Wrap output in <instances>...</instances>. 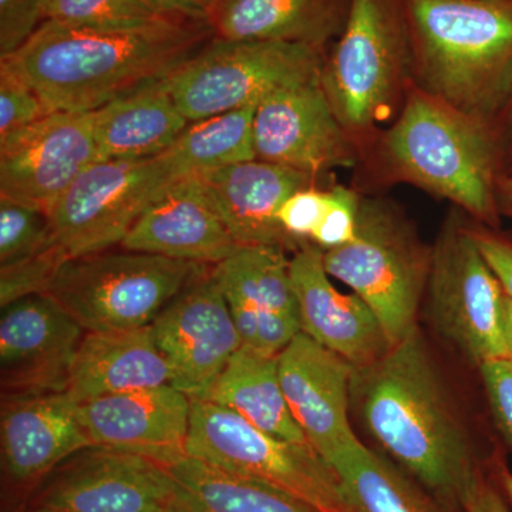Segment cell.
I'll return each mask as SVG.
<instances>
[{
    "label": "cell",
    "instance_id": "6da1fadb",
    "mask_svg": "<svg viewBox=\"0 0 512 512\" xmlns=\"http://www.w3.org/2000/svg\"><path fill=\"white\" fill-rule=\"evenodd\" d=\"M212 37L207 22L187 19L161 18L123 29L46 20L0 67L29 84L50 111L92 113L170 76Z\"/></svg>",
    "mask_w": 512,
    "mask_h": 512
},
{
    "label": "cell",
    "instance_id": "7a4b0ae2",
    "mask_svg": "<svg viewBox=\"0 0 512 512\" xmlns=\"http://www.w3.org/2000/svg\"><path fill=\"white\" fill-rule=\"evenodd\" d=\"M350 397L370 436L403 470L434 500L463 507L480 474L419 329L355 367Z\"/></svg>",
    "mask_w": 512,
    "mask_h": 512
},
{
    "label": "cell",
    "instance_id": "3957f363",
    "mask_svg": "<svg viewBox=\"0 0 512 512\" xmlns=\"http://www.w3.org/2000/svg\"><path fill=\"white\" fill-rule=\"evenodd\" d=\"M413 66L431 96L483 121L512 84V0H404Z\"/></svg>",
    "mask_w": 512,
    "mask_h": 512
},
{
    "label": "cell",
    "instance_id": "277c9868",
    "mask_svg": "<svg viewBox=\"0 0 512 512\" xmlns=\"http://www.w3.org/2000/svg\"><path fill=\"white\" fill-rule=\"evenodd\" d=\"M484 124L414 90L387 131L384 153L406 180L493 224L498 184L493 141Z\"/></svg>",
    "mask_w": 512,
    "mask_h": 512
},
{
    "label": "cell",
    "instance_id": "5b68a950",
    "mask_svg": "<svg viewBox=\"0 0 512 512\" xmlns=\"http://www.w3.org/2000/svg\"><path fill=\"white\" fill-rule=\"evenodd\" d=\"M211 266L114 247L67 259L45 295L86 332L146 328Z\"/></svg>",
    "mask_w": 512,
    "mask_h": 512
},
{
    "label": "cell",
    "instance_id": "8992f818",
    "mask_svg": "<svg viewBox=\"0 0 512 512\" xmlns=\"http://www.w3.org/2000/svg\"><path fill=\"white\" fill-rule=\"evenodd\" d=\"M409 64L404 0H352L322 72L323 90L350 136L389 117Z\"/></svg>",
    "mask_w": 512,
    "mask_h": 512
},
{
    "label": "cell",
    "instance_id": "52a82bcc",
    "mask_svg": "<svg viewBox=\"0 0 512 512\" xmlns=\"http://www.w3.org/2000/svg\"><path fill=\"white\" fill-rule=\"evenodd\" d=\"M323 63L325 53L309 46L212 37L164 83L181 113L195 123L322 82Z\"/></svg>",
    "mask_w": 512,
    "mask_h": 512
},
{
    "label": "cell",
    "instance_id": "ba28073f",
    "mask_svg": "<svg viewBox=\"0 0 512 512\" xmlns=\"http://www.w3.org/2000/svg\"><path fill=\"white\" fill-rule=\"evenodd\" d=\"M326 271L372 309L393 346L417 328L429 282L431 251L386 205L360 204L356 237L323 255Z\"/></svg>",
    "mask_w": 512,
    "mask_h": 512
},
{
    "label": "cell",
    "instance_id": "9c48e42d",
    "mask_svg": "<svg viewBox=\"0 0 512 512\" xmlns=\"http://www.w3.org/2000/svg\"><path fill=\"white\" fill-rule=\"evenodd\" d=\"M185 178L190 174L170 148L153 157L97 161L50 211L53 242L67 259L120 247L143 212Z\"/></svg>",
    "mask_w": 512,
    "mask_h": 512
},
{
    "label": "cell",
    "instance_id": "30bf717a",
    "mask_svg": "<svg viewBox=\"0 0 512 512\" xmlns=\"http://www.w3.org/2000/svg\"><path fill=\"white\" fill-rule=\"evenodd\" d=\"M185 456L274 485L320 512H350L335 471L308 443L271 436L208 400L191 399Z\"/></svg>",
    "mask_w": 512,
    "mask_h": 512
},
{
    "label": "cell",
    "instance_id": "8fae6325",
    "mask_svg": "<svg viewBox=\"0 0 512 512\" xmlns=\"http://www.w3.org/2000/svg\"><path fill=\"white\" fill-rule=\"evenodd\" d=\"M430 313L441 335L477 367L508 357L503 286L471 229L450 222L431 251Z\"/></svg>",
    "mask_w": 512,
    "mask_h": 512
},
{
    "label": "cell",
    "instance_id": "7c38bea8",
    "mask_svg": "<svg viewBox=\"0 0 512 512\" xmlns=\"http://www.w3.org/2000/svg\"><path fill=\"white\" fill-rule=\"evenodd\" d=\"M36 488L30 508L56 512H160L177 495L165 464L96 446L66 458Z\"/></svg>",
    "mask_w": 512,
    "mask_h": 512
},
{
    "label": "cell",
    "instance_id": "4fadbf2b",
    "mask_svg": "<svg viewBox=\"0 0 512 512\" xmlns=\"http://www.w3.org/2000/svg\"><path fill=\"white\" fill-rule=\"evenodd\" d=\"M97 161L92 113L53 111L0 140V198L49 217L57 200Z\"/></svg>",
    "mask_w": 512,
    "mask_h": 512
},
{
    "label": "cell",
    "instance_id": "5bb4252c",
    "mask_svg": "<svg viewBox=\"0 0 512 512\" xmlns=\"http://www.w3.org/2000/svg\"><path fill=\"white\" fill-rule=\"evenodd\" d=\"M150 329L170 366L171 386L190 399L204 397L242 346L214 266L185 286Z\"/></svg>",
    "mask_w": 512,
    "mask_h": 512
},
{
    "label": "cell",
    "instance_id": "9a60e30c",
    "mask_svg": "<svg viewBox=\"0 0 512 512\" xmlns=\"http://www.w3.org/2000/svg\"><path fill=\"white\" fill-rule=\"evenodd\" d=\"M86 330L45 293L3 306L0 316L2 397L66 392Z\"/></svg>",
    "mask_w": 512,
    "mask_h": 512
},
{
    "label": "cell",
    "instance_id": "2e32d148",
    "mask_svg": "<svg viewBox=\"0 0 512 512\" xmlns=\"http://www.w3.org/2000/svg\"><path fill=\"white\" fill-rule=\"evenodd\" d=\"M255 157L318 177L356 161L352 137L340 123L322 82L271 94L256 106Z\"/></svg>",
    "mask_w": 512,
    "mask_h": 512
},
{
    "label": "cell",
    "instance_id": "e0dca14e",
    "mask_svg": "<svg viewBox=\"0 0 512 512\" xmlns=\"http://www.w3.org/2000/svg\"><path fill=\"white\" fill-rule=\"evenodd\" d=\"M282 389L309 446L326 463L359 446L350 424L355 367L301 332L278 357Z\"/></svg>",
    "mask_w": 512,
    "mask_h": 512
},
{
    "label": "cell",
    "instance_id": "ac0fdd59",
    "mask_svg": "<svg viewBox=\"0 0 512 512\" xmlns=\"http://www.w3.org/2000/svg\"><path fill=\"white\" fill-rule=\"evenodd\" d=\"M79 410L92 446L153 458L165 466L185 457L191 399L171 384L96 397L80 403Z\"/></svg>",
    "mask_w": 512,
    "mask_h": 512
},
{
    "label": "cell",
    "instance_id": "d6986e66",
    "mask_svg": "<svg viewBox=\"0 0 512 512\" xmlns=\"http://www.w3.org/2000/svg\"><path fill=\"white\" fill-rule=\"evenodd\" d=\"M69 392L2 397L3 471L15 487L39 485L66 458L92 446Z\"/></svg>",
    "mask_w": 512,
    "mask_h": 512
},
{
    "label": "cell",
    "instance_id": "ffe728a7",
    "mask_svg": "<svg viewBox=\"0 0 512 512\" xmlns=\"http://www.w3.org/2000/svg\"><path fill=\"white\" fill-rule=\"evenodd\" d=\"M323 255L318 245L303 244L289 261L302 332L353 367L369 365L389 350V340L359 296L332 285Z\"/></svg>",
    "mask_w": 512,
    "mask_h": 512
},
{
    "label": "cell",
    "instance_id": "44dd1931",
    "mask_svg": "<svg viewBox=\"0 0 512 512\" xmlns=\"http://www.w3.org/2000/svg\"><path fill=\"white\" fill-rule=\"evenodd\" d=\"M239 247L295 248L278 221L282 204L315 177L268 161H242L195 175Z\"/></svg>",
    "mask_w": 512,
    "mask_h": 512
},
{
    "label": "cell",
    "instance_id": "7402d4cb",
    "mask_svg": "<svg viewBox=\"0 0 512 512\" xmlns=\"http://www.w3.org/2000/svg\"><path fill=\"white\" fill-rule=\"evenodd\" d=\"M120 247L218 265L234 254L239 245L194 175L157 198L138 218Z\"/></svg>",
    "mask_w": 512,
    "mask_h": 512
},
{
    "label": "cell",
    "instance_id": "603a6c76",
    "mask_svg": "<svg viewBox=\"0 0 512 512\" xmlns=\"http://www.w3.org/2000/svg\"><path fill=\"white\" fill-rule=\"evenodd\" d=\"M352 0H217L207 23L225 40L295 43L325 52L345 28Z\"/></svg>",
    "mask_w": 512,
    "mask_h": 512
},
{
    "label": "cell",
    "instance_id": "cb8c5ba5",
    "mask_svg": "<svg viewBox=\"0 0 512 512\" xmlns=\"http://www.w3.org/2000/svg\"><path fill=\"white\" fill-rule=\"evenodd\" d=\"M171 384V369L150 326L84 333L70 372L67 392L77 402L107 394L157 389Z\"/></svg>",
    "mask_w": 512,
    "mask_h": 512
},
{
    "label": "cell",
    "instance_id": "d4e9b609",
    "mask_svg": "<svg viewBox=\"0 0 512 512\" xmlns=\"http://www.w3.org/2000/svg\"><path fill=\"white\" fill-rule=\"evenodd\" d=\"M92 116L101 160L157 156L190 126L164 79L111 100Z\"/></svg>",
    "mask_w": 512,
    "mask_h": 512
},
{
    "label": "cell",
    "instance_id": "484cf974",
    "mask_svg": "<svg viewBox=\"0 0 512 512\" xmlns=\"http://www.w3.org/2000/svg\"><path fill=\"white\" fill-rule=\"evenodd\" d=\"M278 357L241 346L201 399L227 407L278 439L308 443L286 402Z\"/></svg>",
    "mask_w": 512,
    "mask_h": 512
},
{
    "label": "cell",
    "instance_id": "4316f807",
    "mask_svg": "<svg viewBox=\"0 0 512 512\" xmlns=\"http://www.w3.org/2000/svg\"><path fill=\"white\" fill-rule=\"evenodd\" d=\"M167 467L187 512H320L281 488L197 458L185 456Z\"/></svg>",
    "mask_w": 512,
    "mask_h": 512
},
{
    "label": "cell",
    "instance_id": "83f0119b",
    "mask_svg": "<svg viewBox=\"0 0 512 512\" xmlns=\"http://www.w3.org/2000/svg\"><path fill=\"white\" fill-rule=\"evenodd\" d=\"M330 468L350 512H441L439 501L363 443L336 458Z\"/></svg>",
    "mask_w": 512,
    "mask_h": 512
},
{
    "label": "cell",
    "instance_id": "f1b7e54d",
    "mask_svg": "<svg viewBox=\"0 0 512 512\" xmlns=\"http://www.w3.org/2000/svg\"><path fill=\"white\" fill-rule=\"evenodd\" d=\"M214 274L229 306H247L299 318L284 248L239 247L214 265Z\"/></svg>",
    "mask_w": 512,
    "mask_h": 512
},
{
    "label": "cell",
    "instance_id": "f546056e",
    "mask_svg": "<svg viewBox=\"0 0 512 512\" xmlns=\"http://www.w3.org/2000/svg\"><path fill=\"white\" fill-rule=\"evenodd\" d=\"M258 104L190 123L171 146L188 173L198 175L242 161L254 160L255 110Z\"/></svg>",
    "mask_w": 512,
    "mask_h": 512
},
{
    "label": "cell",
    "instance_id": "4dcf8cb0",
    "mask_svg": "<svg viewBox=\"0 0 512 512\" xmlns=\"http://www.w3.org/2000/svg\"><path fill=\"white\" fill-rule=\"evenodd\" d=\"M165 18L143 0H47L46 20L94 29H123Z\"/></svg>",
    "mask_w": 512,
    "mask_h": 512
},
{
    "label": "cell",
    "instance_id": "1f68e13d",
    "mask_svg": "<svg viewBox=\"0 0 512 512\" xmlns=\"http://www.w3.org/2000/svg\"><path fill=\"white\" fill-rule=\"evenodd\" d=\"M50 241L52 235L46 214L0 198V266L35 255Z\"/></svg>",
    "mask_w": 512,
    "mask_h": 512
},
{
    "label": "cell",
    "instance_id": "d6a6232c",
    "mask_svg": "<svg viewBox=\"0 0 512 512\" xmlns=\"http://www.w3.org/2000/svg\"><path fill=\"white\" fill-rule=\"evenodd\" d=\"M229 311L237 326L241 345L261 355H281L302 332L301 320L295 316L247 306H229Z\"/></svg>",
    "mask_w": 512,
    "mask_h": 512
},
{
    "label": "cell",
    "instance_id": "836d02e7",
    "mask_svg": "<svg viewBox=\"0 0 512 512\" xmlns=\"http://www.w3.org/2000/svg\"><path fill=\"white\" fill-rule=\"evenodd\" d=\"M66 261V256L52 239L37 254L15 264L0 266V306L3 308L25 296L46 293L57 269Z\"/></svg>",
    "mask_w": 512,
    "mask_h": 512
},
{
    "label": "cell",
    "instance_id": "e575fe53",
    "mask_svg": "<svg viewBox=\"0 0 512 512\" xmlns=\"http://www.w3.org/2000/svg\"><path fill=\"white\" fill-rule=\"evenodd\" d=\"M53 113L39 94L9 70L0 67V140Z\"/></svg>",
    "mask_w": 512,
    "mask_h": 512
},
{
    "label": "cell",
    "instance_id": "d590c367",
    "mask_svg": "<svg viewBox=\"0 0 512 512\" xmlns=\"http://www.w3.org/2000/svg\"><path fill=\"white\" fill-rule=\"evenodd\" d=\"M359 198L349 188L336 185L328 190V202L312 241L323 251L342 247L356 237L360 211Z\"/></svg>",
    "mask_w": 512,
    "mask_h": 512
},
{
    "label": "cell",
    "instance_id": "8d00e7d4",
    "mask_svg": "<svg viewBox=\"0 0 512 512\" xmlns=\"http://www.w3.org/2000/svg\"><path fill=\"white\" fill-rule=\"evenodd\" d=\"M47 0H0V60L18 52L46 22Z\"/></svg>",
    "mask_w": 512,
    "mask_h": 512
},
{
    "label": "cell",
    "instance_id": "74e56055",
    "mask_svg": "<svg viewBox=\"0 0 512 512\" xmlns=\"http://www.w3.org/2000/svg\"><path fill=\"white\" fill-rule=\"evenodd\" d=\"M328 202V190H319L315 185L296 191L282 204L278 221L286 234L293 239L312 238L318 228Z\"/></svg>",
    "mask_w": 512,
    "mask_h": 512
},
{
    "label": "cell",
    "instance_id": "f35d334b",
    "mask_svg": "<svg viewBox=\"0 0 512 512\" xmlns=\"http://www.w3.org/2000/svg\"><path fill=\"white\" fill-rule=\"evenodd\" d=\"M478 369L495 424L512 450V360H488Z\"/></svg>",
    "mask_w": 512,
    "mask_h": 512
},
{
    "label": "cell",
    "instance_id": "ab89813d",
    "mask_svg": "<svg viewBox=\"0 0 512 512\" xmlns=\"http://www.w3.org/2000/svg\"><path fill=\"white\" fill-rule=\"evenodd\" d=\"M474 241L483 254L485 261L493 269L495 276L503 286L505 295L512 301V244L483 231V229H471Z\"/></svg>",
    "mask_w": 512,
    "mask_h": 512
},
{
    "label": "cell",
    "instance_id": "60d3db41",
    "mask_svg": "<svg viewBox=\"0 0 512 512\" xmlns=\"http://www.w3.org/2000/svg\"><path fill=\"white\" fill-rule=\"evenodd\" d=\"M144 3L165 18L207 22L212 6L217 0H143Z\"/></svg>",
    "mask_w": 512,
    "mask_h": 512
},
{
    "label": "cell",
    "instance_id": "b9f144b4",
    "mask_svg": "<svg viewBox=\"0 0 512 512\" xmlns=\"http://www.w3.org/2000/svg\"><path fill=\"white\" fill-rule=\"evenodd\" d=\"M463 510L464 512H510L503 495L481 476L471 487L464 501Z\"/></svg>",
    "mask_w": 512,
    "mask_h": 512
},
{
    "label": "cell",
    "instance_id": "7bdbcfd3",
    "mask_svg": "<svg viewBox=\"0 0 512 512\" xmlns=\"http://www.w3.org/2000/svg\"><path fill=\"white\" fill-rule=\"evenodd\" d=\"M504 336L508 357L512 360V301L507 295L504 299Z\"/></svg>",
    "mask_w": 512,
    "mask_h": 512
},
{
    "label": "cell",
    "instance_id": "ee69618b",
    "mask_svg": "<svg viewBox=\"0 0 512 512\" xmlns=\"http://www.w3.org/2000/svg\"><path fill=\"white\" fill-rule=\"evenodd\" d=\"M498 192H500V198L503 201L504 207L512 214V178L501 181L498 184Z\"/></svg>",
    "mask_w": 512,
    "mask_h": 512
},
{
    "label": "cell",
    "instance_id": "f6af8a7d",
    "mask_svg": "<svg viewBox=\"0 0 512 512\" xmlns=\"http://www.w3.org/2000/svg\"><path fill=\"white\" fill-rule=\"evenodd\" d=\"M501 483H503L505 493H507L508 500H510V503L512 504V474L510 471H503Z\"/></svg>",
    "mask_w": 512,
    "mask_h": 512
},
{
    "label": "cell",
    "instance_id": "bcb514c9",
    "mask_svg": "<svg viewBox=\"0 0 512 512\" xmlns=\"http://www.w3.org/2000/svg\"><path fill=\"white\" fill-rule=\"evenodd\" d=\"M160 512H187L184 510L183 505L180 504V501L177 500V495H175V498L173 501H171L170 504L167 505V507H164L163 510Z\"/></svg>",
    "mask_w": 512,
    "mask_h": 512
},
{
    "label": "cell",
    "instance_id": "7dc6e473",
    "mask_svg": "<svg viewBox=\"0 0 512 512\" xmlns=\"http://www.w3.org/2000/svg\"><path fill=\"white\" fill-rule=\"evenodd\" d=\"M28 512H56V511L43 510V508H29Z\"/></svg>",
    "mask_w": 512,
    "mask_h": 512
}]
</instances>
